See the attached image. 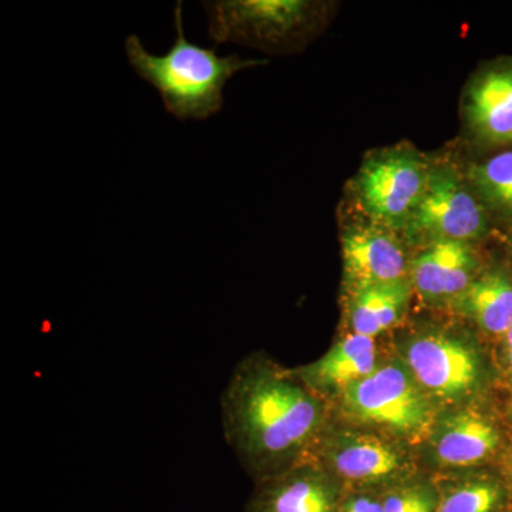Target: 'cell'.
Returning <instances> with one entry per match:
<instances>
[{
	"label": "cell",
	"mask_w": 512,
	"mask_h": 512,
	"mask_svg": "<svg viewBox=\"0 0 512 512\" xmlns=\"http://www.w3.org/2000/svg\"><path fill=\"white\" fill-rule=\"evenodd\" d=\"M507 420H508V423H510V426L512 429V397H511L510 403H508Z\"/></svg>",
	"instance_id": "23"
},
{
	"label": "cell",
	"mask_w": 512,
	"mask_h": 512,
	"mask_svg": "<svg viewBox=\"0 0 512 512\" xmlns=\"http://www.w3.org/2000/svg\"><path fill=\"white\" fill-rule=\"evenodd\" d=\"M333 404L345 423L377 431L406 446L424 443L440 413L399 357L380 360L369 376L346 389Z\"/></svg>",
	"instance_id": "3"
},
{
	"label": "cell",
	"mask_w": 512,
	"mask_h": 512,
	"mask_svg": "<svg viewBox=\"0 0 512 512\" xmlns=\"http://www.w3.org/2000/svg\"><path fill=\"white\" fill-rule=\"evenodd\" d=\"M215 45H295L311 32L318 5L305 0H212L202 2Z\"/></svg>",
	"instance_id": "6"
},
{
	"label": "cell",
	"mask_w": 512,
	"mask_h": 512,
	"mask_svg": "<svg viewBox=\"0 0 512 512\" xmlns=\"http://www.w3.org/2000/svg\"><path fill=\"white\" fill-rule=\"evenodd\" d=\"M468 181L484 205L512 218V150L473 165Z\"/></svg>",
	"instance_id": "18"
},
{
	"label": "cell",
	"mask_w": 512,
	"mask_h": 512,
	"mask_svg": "<svg viewBox=\"0 0 512 512\" xmlns=\"http://www.w3.org/2000/svg\"><path fill=\"white\" fill-rule=\"evenodd\" d=\"M309 458L345 491L384 490L419 474L406 444L377 431L335 423L332 417Z\"/></svg>",
	"instance_id": "5"
},
{
	"label": "cell",
	"mask_w": 512,
	"mask_h": 512,
	"mask_svg": "<svg viewBox=\"0 0 512 512\" xmlns=\"http://www.w3.org/2000/svg\"><path fill=\"white\" fill-rule=\"evenodd\" d=\"M431 168L416 151L390 148L367 158L355 192L367 220L400 231L426 190Z\"/></svg>",
	"instance_id": "7"
},
{
	"label": "cell",
	"mask_w": 512,
	"mask_h": 512,
	"mask_svg": "<svg viewBox=\"0 0 512 512\" xmlns=\"http://www.w3.org/2000/svg\"><path fill=\"white\" fill-rule=\"evenodd\" d=\"M330 417L295 370L262 353L238 363L221 396L225 440L255 481L309 458Z\"/></svg>",
	"instance_id": "1"
},
{
	"label": "cell",
	"mask_w": 512,
	"mask_h": 512,
	"mask_svg": "<svg viewBox=\"0 0 512 512\" xmlns=\"http://www.w3.org/2000/svg\"><path fill=\"white\" fill-rule=\"evenodd\" d=\"M450 308L500 342L512 326V272L500 265L481 271Z\"/></svg>",
	"instance_id": "15"
},
{
	"label": "cell",
	"mask_w": 512,
	"mask_h": 512,
	"mask_svg": "<svg viewBox=\"0 0 512 512\" xmlns=\"http://www.w3.org/2000/svg\"><path fill=\"white\" fill-rule=\"evenodd\" d=\"M342 256L346 295L409 279L410 259L402 239L377 222H356L343 229Z\"/></svg>",
	"instance_id": "10"
},
{
	"label": "cell",
	"mask_w": 512,
	"mask_h": 512,
	"mask_svg": "<svg viewBox=\"0 0 512 512\" xmlns=\"http://www.w3.org/2000/svg\"><path fill=\"white\" fill-rule=\"evenodd\" d=\"M376 339L346 333L322 357L295 369L313 393L332 406L340 394L365 379L379 365Z\"/></svg>",
	"instance_id": "13"
},
{
	"label": "cell",
	"mask_w": 512,
	"mask_h": 512,
	"mask_svg": "<svg viewBox=\"0 0 512 512\" xmlns=\"http://www.w3.org/2000/svg\"><path fill=\"white\" fill-rule=\"evenodd\" d=\"M423 444L430 463L451 473L480 470L507 447L498 420L473 403L440 412Z\"/></svg>",
	"instance_id": "9"
},
{
	"label": "cell",
	"mask_w": 512,
	"mask_h": 512,
	"mask_svg": "<svg viewBox=\"0 0 512 512\" xmlns=\"http://www.w3.org/2000/svg\"><path fill=\"white\" fill-rule=\"evenodd\" d=\"M174 28L173 46L164 56L151 55L136 35L127 37L124 49L134 72L160 93L165 111L177 120H207L220 113L228 80L268 63L239 55L218 56L215 47L191 43L184 33L181 0L174 8Z\"/></svg>",
	"instance_id": "2"
},
{
	"label": "cell",
	"mask_w": 512,
	"mask_h": 512,
	"mask_svg": "<svg viewBox=\"0 0 512 512\" xmlns=\"http://www.w3.org/2000/svg\"><path fill=\"white\" fill-rule=\"evenodd\" d=\"M501 367L505 377L512 383V326L500 340Z\"/></svg>",
	"instance_id": "21"
},
{
	"label": "cell",
	"mask_w": 512,
	"mask_h": 512,
	"mask_svg": "<svg viewBox=\"0 0 512 512\" xmlns=\"http://www.w3.org/2000/svg\"><path fill=\"white\" fill-rule=\"evenodd\" d=\"M410 279L365 286L348 295L349 333L376 339L402 323L412 301Z\"/></svg>",
	"instance_id": "16"
},
{
	"label": "cell",
	"mask_w": 512,
	"mask_h": 512,
	"mask_svg": "<svg viewBox=\"0 0 512 512\" xmlns=\"http://www.w3.org/2000/svg\"><path fill=\"white\" fill-rule=\"evenodd\" d=\"M384 512H437V488L433 478L420 474L383 490Z\"/></svg>",
	"instance_id": "19"
},
{
	"label": "cell",
	"mask_w": 512,
	"mask_h": 512,
	"mask_svg": "<svg viewBox=\"0 0 512 512\" xmlns=\"http://www.w3.org/2000/svg\"><path fill=\"white\" fill-rule=\"evenodd\" d=\"M345 488L312 458L256 481L248 512H336Z\"/></svg>",
	"instance_id": "11"
},
{
	"label": "cell",
	"mask_w": 512,
	"mask_h": 512,
	"mask_svg": "<svg viewBox=\"0 0 512 512\" xmlns=\"http://www.w3.org/2000/svg\"><path fill=\"white\" fill-rule=\"evenodd\" d=\"M402 232L407 239L473 242L487 237L490 220L483 202L450 165L430 170L426 190Z\"/></svg>",
	"instance_id": "8"
},
{
	"label": "cell",
	"mask_w": 512,
	"mask_h": 512,
	"mask_svg": "<svg viewBox=\"0 0 512 512\" xmlns=\"http://www.w3.org/2000/svg\"><path fill=\"white\" fill-rule=\"evenodd\" d=\"M399 359L437 406L473 403L487 386L488 363L468 333L430 328L400 342Z\"/></svg>",
	"instance_id": "4"
},
{
	"label": "cell",
	"mask_w": 512,
	"mask_h": 512,
	"mask_svg": "<svg viewBox=\"0 0 512 512\" xmlns=\"http://www.w3.org/2000/svg\"><path fill=\"white\" fill-rule=\"evenodd\" d=\"M336 512H384L383 490L345 491Z\"/></svg>",
	"instance_id": "20"
},
{
	"label": "cell",
	"mask_w": 512,
	"mask_h": 512,
	"mask_svg": "<svg viewBox=\"0 0 512 512\" xmlns=\"http://www.w3.org/2000/svg\"><path fill=\"white\" fill-rule=\"evenodd\" d=\"M501 461V476L510 485L512 491V443L507 444L505 447L503 456L500 458Z\"/></svg>",
	"instance_id": "22"
},
{
	"label": "cell",
	"mask_w": 512,
	"mask_h": 512,
	"mask_svg": "<svg viewBox=\"0 0 512 512\" xmlns=\"http://www.w3.org/2000/svg\"><path fill=\"white\" fill-rule=\"evenodd\" d=\"M468 126L488 146L512 144V66L480 74L468 89Z\"/></svg>",
	"instance_id": "14"
},
{
	"label": "cell",
	"mask_w": 512,
	"mask_h": 512,
	"mask_svg": "<svg viewBox=\"0 0 512 512\" xmlns=\"http://www.w3.org/2000/svg\"><path fill=\"white\" fill-rule=\"evenodd\" d=\"M437 512H508L512 500L504 477L484 470L456 471L433 478Z\"/></svg>",
	"instance_id": "17"
},
{
	"label": "cell",
	"mask_w": 512,
	"mask_h": 512,
	"mask_svg": "<svg viewBox=\"0 0 512 512\" xmlns=\"http://www.w3.org/2000/svg\"><path fill=\"white\" fill-rule=\"evenodd\" d=\"M480 258L470 242H429L410 259L413 291L429 306H448L480 275Z\"/></svg>",
	"instance_id": "12"
},
{
	"label": "cell",
	"mask_w": 512,
	"mask_h": 512,
	"mask_svg": "<svg viewBox=\"0 0 512 512\" xmlns=\"http://www.w3.org/2000/svg\"><path fill=\"white\" fill-rule=\"evenodd\" d=\"M508 512H512V500H511L510 508H508Z\"/></svg>",
	"instance_id": "24"
}]
</instances>
